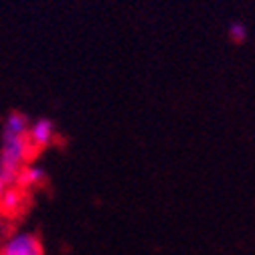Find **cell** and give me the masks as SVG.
<instances>
[{"label": "cell", "mask_w": 255, "mask_h": 255, "mask_svg": "<svg viewBox=\"0 0 255 255\" xmlns=\"http://www.w3.org/2000/svg\"><path fill=\"white\" fill-rule=\"evenodd\" d=\"M28 118L20 112L6 116L2 124V140H0V176L6 186L16 182L18 170L33 160L35 150L28 138Z\"/></svg>", "instance_id": "6da1fadb"}, {"label": "cell", "mask_w": 255, "mask_h": 255, "mask_svg": "<svg viewBox=\"0 0 255 255\" xmlns=\"http://www.w3.org/2000/svg\"><path fill=\"white\" fill-rule=\"evenodd\" d=\"M0 255H45V253L39 235L18 231L4 239V243L0 245Z\"/></svg>", "instance_id": "7a4b0ae2"}, {"label": "cell", "mask_w": 255, "mask_h": 255, "mask_svg": "<svg viewBox=\"0 0 255 255\" xmlns=\"http://www.w3.org/2000/svg\"><path fill=\"white\" fill-rule=\"evenodd\" d=\"M26 138H28V142H30V146H33L35 152L45 150L55 140V126H53V122L47 120V118H39L33 124H28Z\"/></svg>", "instance_id": "3957f363"}, {"label": "cell", "mask_w": 255, "mask_h": 255, "mask_svg": "<svg viewBox=\"0 0 255 255\" xmlns=\"http://www.w3.org/2000/svg\"><path fill=\"white\" fill-rule=\"evenodd\" d=\"M26 190L18 188L16 184H10L4 188V193L0 195V213L6 217H16L22 207H24V199H26Z\"/></svg>", "instance_id": "277c9868"}, {"label": "cell", "mask_w": 255, "mask_h": 255, "mask_svg": "<svg viewBox=\"0 0 255 255\" xmlns=\"http://www.w3.org/2000/svg\"><path fill=\"white\" fill-rule=\"evenodd\" d=\"M45 180H47V172H45L41 166L28 162V164H24V166L18 170L14 184H16L18 188H22V190H28V188H37V186L45 184Z\"/></svg>", "instance_id": "5b68a950"}, {"label": "cell", "mask_w": 255, "mask_h": 255, "mask_svg": "<svg viewBox=\"0 0 255 255\" xmlns=\"http://www.w3.org/2000/svg\"><path fill=\"white\" fill-rule=\"evenodd\" d=\"M229 35H231V39L235 41V43H243L245 39H247V26L243 24V22H231L229 24Z\"/></svg>", "instance_id": "8992f818"}, {"label": "cell", "mask_w": 255, "mask_h": 255, "mask_svg": "<svg viewBox=\"0 0 255 255\" xmlns=\"http://www.w3.org/2000/svg\"><path fill=\"white\" fill-rule=\"evenodd\" d=\"M4 188H6V182L2 180V176H0V195H2V193H4Z\"/></svg>", "instance_id": "52a82bcc"}]
</instances>
